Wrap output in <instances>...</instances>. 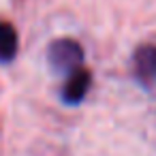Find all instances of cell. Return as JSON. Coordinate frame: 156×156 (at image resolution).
<instances>
[{"instance_id": "6da1fadb", "label": "cell", "mask_w": 156, "mask_h": 156, "mask_svg": "<svg viewBox=\"0 0 156 156\" xmlns=\"http://www.w3.org/2000/svg\"><path fill=\"white\" fill-rule=\"evenodd\" d=\"M47 60H49V66L56 73L71 77L73 73H77V71L83 69L81 66L83 64V49L73 39H58V41H54L49 45Z\"/></svg>"}, {"instance_id": "7a4b0ae2", "label": "cell", "mask_w": 156, "mask_h": 156, "mask_svg": "<svg viewBox=\"0 0 156 156\" xmlns=\"http://www.w3.org/2000/svg\"><path fill=\"white\" fill-rule=\"evenodd\" d=\"M90 79H92V77H90V73H88L86 69L73 73V75L66 79L64 88H62V101H64L66 105H79V103L86 98L88 90H90Z\"/></svg>"}, {"instance_id": "3957f363", "label": "cell", "mask_w": 156, "mask_h": 156, "mask_svg": "<svg viewBox=\"0 0 156 156\" xmlns=\"http://www.w3.org/2000/svg\"><path fill=\"white\" fill-rule=\"evenodd\" d=\"M135 71L141 79H154L156 77V47L143 45L135 54Z\"/></svg>"}, {"instance_id": "277c9868", "label": "cell", "mask_w": 156, "mask_h": 156, "mask_svg": "<svg viewBox=\"0 0 156 156\" xmlns=\"http://www.w3.org/2000/svg\"><path fill=\"white\" fill-rule=\"evenodd\" d=\"M17 47H20V41H17L15 28L7 22H0V62L7 64V62L15 60Z\"/></svg>"}]
</instances>
